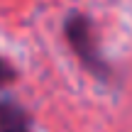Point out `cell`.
<instances>
[{"mask_svg": "<svg viewBox=\"0 0 132 132\" xmlns=\"http://www.w3.org/2000/svg\"><path fill=\"white\" fill-rule=\"evenodd\" d=\"M64 39L69 44V49L73 52V56L78 59V64L83 66L86 73H90L100 83H110L115 78V69L105 59L103 49H100L98 34H95V27H93L88 15L78 12V10L66 15V20H64Z\"/></svg>", "mask_w": 132, "mask_h": 132, "instance_id": "cell-1", "label": "cell"}, {"mask_svg": "<svg viewBox=\"0 0 132 132\" xmlns=\"http://www.w3.org/2000/svg\"><path fill=\"white\" fill-rule=\"evenodd\" d=\"M0 132H32V115L15 98H0Z\"/></svg>", "mask_w": 132, "mask_h": 132, "instance_id": "cell-2", "label": "cell"}, {"mask_svg": "<svg viewBox=\"0 0 132 132\" xmlns=\"http://www.w3.org/2000/svg\"><path fill=\"white\" fill-rule=\"evenodd\" d=\"M15 81H17V69H15L7 59L0 56V90L7 88V86H12Z\"/></svg>", "mask_w": 132, "mask_h": 132, "instance_id": "cell-3", "label": "cell"}]
</instances>
